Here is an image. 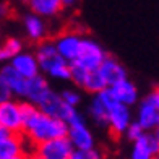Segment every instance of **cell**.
Returning a JSON list of instances; mask_svg holds the SVG:
<instances>
[{
	"label": "cell",
	"instance_id": "6da1fadb",
	"mask_svg": "<svg viewBox=\"0 0 159 159\" xmlns=\"http://www.w3.org/2000/svg\"><path fill=\"white\" fill-rule=\"evenodd\" d=\"M21 104H23V112H25L23 136L28 143L33 144V148L55 138H65L68 135L67 122L50 117V115L42 112L38 106L28 102V101H23Z\"/></svg>",
	"mask_w": 159,
	"mask_h": 159
},
{
	"label": "cell",
	"instance_id": "7a4b0ae2",
	"mask_svg": "<svg viewBox=\"0 0 159 159\" xmlns=\"http://www.w3.org/2000/svg\"><path fill=\"white\" fill-rule=\"evenodd\" d=\"M38 57L41 73H46L49 78L60 80V81H68L71 76V63H68L63 57L59 54L54 41L44 39L38 42V47L34 50Z\"/></svg>",
	"mask_w": 159,
	"mask_h": 159
},
{
	"label": "cell",
	"instance_id": "3957f363",
	"mask_svg": "<svg viewBox=\"0 0 159 159\" xmlns=\"http://www.w3.org/2000/svg\"><path fill=\"white\" fill-rule=\"evenodd\" d=\"M0 128L10 130L11 133L23 135V128H25L23 104L15 99L0 102Z\"/></svg>",
	"mask_w": 159,
	"mask_h": 159
},
{
	"label": "cell",
	"instance_id": "277c9868",
	"mask_svg": "<svg viewBox=\"0 0 159 159\" xmlns=\"http://www.w3.org/2000/svg\"><path fill=\"white\" fill-rule=\"evenodd\" d=\"M138 124L143 127L144 132H156L159 130V106L153 93L140 99L136 104V119Z\"/></svg>",
	"mask_w": 159,
	"mask_h": 159
},
{
	"label": "cell",
	"instance_id": "5b68a950",
	"mask_svg": "<svg viewBox=\"0 0 159 159\" xmlns=\"http://www.w3.org/2000/svg\"><path fill=\"white\" fill-rule=\"evenodd\" d=\"M67 138L70 140L73 149H93L94 148V136L91 130L88 128L86 122L81 114H78L68 122V135Z\"/></svg>",
	"mask_w": 159,
	"mask_h": 159
},
{
	"label": "cell",
	"instance_id": "8992f818",
	"mask_svg": "<svg viewBox=\"0 0 159 159\" xmlns=\"http://www.w3.org/2000/svg\"><path fill=\"white\" fill-rule=\"evenodd\" d=\"M38 107L44 114L50 115V117H55V119H60L63 122H67V124L76 115V107L67 104L63 101V98L60 96V93H55L54 89L49 93L46 99Z\"/></svg>",
	"mask_w": 159,
	"mask_h": 159
},
{
	"label": "cell",
	"instance_id": "52a82bcc",
	"mask_svg": "<svg viewBox=\"0 0 159 159\" xmlns=\"http://www.w3.org/2000/svg\"><path fill=\"white\" fill-rule=\"evenodd\" d=\"M107 59L106 50L101 47V44L91 38H83L81 50L78 54V59L73 63H78L81 67L88 70H99V67L102 65V62Z\"/></svg>",
	"mask_w": 159,
	"mask_h": 159
},
{
	"label": "cell",
	"instance_id": "ba28073f",
	"mask_svg": "<svg viewBox=\"0 0 159 159\" xmlns=\"http://www.w3.org/2000/svg\"><path fill=\"white\" fill-rule=\"evenodd\" d=\"M54 44H55L57 50H59V54L68 63H73L78 59L80 50H81L83 36L75 31H65L54 39Z\"/></svg>",
	"mask_w": 159,
	"mask_h": 159
},
{
	"label": "cell",
	"instance_id": "9c48e42d",
	"mask_svg": "<svg viewBox=\"0 0 159 159\" xmlns=\"http://www.w3.org/2000/svg\"><path fill=\"white\" fill-rule=\"evenodd\" d=\"M33 151L38 153L42 159H70L71 153H73V146H71L70 140L65 136V138H55L41 143L34 146Z\"/></svg>",
	"mask_w": 159,
	"mask_h": 159
},
{
	"label": "cell",
	"instance_id": "30bf717a",
	"mask_svg": "<svg viewBox=\"0 0 159 159\" xmlns=\"http://www.w3.org/2000/svg\"><path fill=\"white\" fill-rule=\"evenodd\" d=\"M159 154V135L157 132H144L133 141L132 159H157Z\"/></svg>",
	"mask_w": 159,
	"mask_h": 159
},
{
	"label": "cell",
	"instance_id": "8fae6325",
	"mask_svg": "<svg viewBox=\"0 0 159 159\" xmlns=\"http://www.w3.org/2000/svg\"><path fill=\"white\" fill-rule=\"evenodd\" d=\"M132 111L130 106H125L122 102H115L109 109V130L114 136H122L125 135L128 127L132 125Z\"/></svg>",
	"mask_w": 159,
	"mask_h": 159
},
{
	"label": "cell",
	"instance_id": "7c38bea8",
	"mask_svg": "<svg viewBox=\"0 0 159 159\" xmlns=\"http://www.w3.org/2000/svg\"><path fill=\"white\" fill-rule=\"evenodd\" d=\"M26 138L21 133H11L10 130L0 128V159H11L25 154Z\"/></svg>",
	"mask_w": 159,
	"mask_h": 159
},
{
	"label": "cell",
	"instance_id": "4fadbf2b",
	"mask_svg": "<svg viewBox=\"0 0 159 159\" xmlns=\"http://www.w3.org/2000/svg\"><path fill=\"white\" fill-rule=\"evenodd\" d=\"M0 83H3L5 86H8V89L11 91L13 98L25 99L28 80L23 75H20L10 63L8 65H3L2 70H0Z\"/></svg>",
	"mask_w": 159,
	"mask_h": 159
},
{
	"label": "cell",
	"instance_id": "5bb4252c",
	"mask_svg": "<svg viewBox=\"0 0 159 159\" xmlns=\"http://www.w3.org/2000/svg\"><path fill=\"white\" fill-rule=\"evenodd\" d=\"M13 68H15L20 75H23L26 80L34 78L41 75V67H39V62H38V57H36L34 52H21L18 54L11 62H8Z\"/></svg>",
	"mask_w": 159,
	"mask_h": 159
},
{
	"label": "cell",
	"instance_id": "9a60e30c",
	"mask_svg": "<svg viewBox=\"0 0 159 159\" xmlns=\"http://www.w3.org/2000/svg\"><path fill=\"white\" fill-rule=\"evenodd\" d=\"M52 91V88L49 86V81L44 78V75H38L34 78L28 80L26 84V93H25V101L31 102L34 106H39L42 101L46 99V96Z\"/></svg>",
	"mask_w": 159,
	"mask_h": 159
},
{
	"label": "cell",
	"instance_id": "2e32d148",
	"mask_svg": "<svg viewBox=\"0 0 159 159\" xmlns=\"http://www.w3.org/2000/svg\"><path fill=\"white\" fill-rule=\"evenodd\" d=\"M99 71H101V75H102V78L106 80V83L109 88L120 83V81H124V80H127L125 67L117 59H114L111 55H107V59L102 62V65L99 67Z\"/></svg>",
	"mask_w": 159,
	"mask_h": 159
},
{
	"label": "cell",
	"instance_id": "e0dca14e",
	"mask_svg": "<svg viewBox=\"0 0 159 159\" xmlns=\"http://www.w3.org/2000/svg\"><path fill=\"white\" fill-rule=\"evenodd\" d=\"M44 20L46 18L36 15V13H28L23 18V28H25L28 39H31L33 42H42L46 39L47 25Z\"/></svg>",
	"mask_w": 159,
	"mask_h": 159
},
{
	"label": "cell",
	"instance_id": "ac0fdd59",
	"mask_svg": "<svg viewBox=\"0 0 159 159\" xmlns=\"http://www.w3.org/2000/svg\"><path fill=\"white\" fill-rule=\"evenodd\" d=\"M114 94H115V99L119 101V102L125 104V106H135L140 102V98H138V88L135 86V83H132L130 80H124V81H120L117 84L111 86Z\"/></svg>",
	"mask_w": 159,
	"mask_h": 159
},
{
	"label": "cell",
	"instance_id": "d6986e66",
	"mask_svg": "<svg viewBox=\"0 0 159 159\" xmlns=\"http://www.w3.org/2000/svg\"><path fill=\"white\" fill-rule=\"evenodd\" d=\"M31 13H36L42 18H54L65 8L62 0H28Z\"/></svg>",
	"mask_w": 159,
	"mask_h": 159
},
{
	"label": "cell",
	"instance_id": "ffe728a7",
	"mask_svg": "<svg viewBox=\"0 0 159 159\" xmlns=\"http://www.w3.org/2000/svg\"><path fill=\"white\" fill-rule=\"evenodd\" d=\"M109 109L111 106L102 99V96L99 94H93V99L89 102V115L94 120V124L99 127H107L109 125Z\"/></svg>",
	"mask_w": 159,
	"mask_h": 159
},
{
	"label": "cell",
	"instance_id": "44dd1931",
	"mask_svg": "<svg viewBox=\"0 0 159 159\" xmlns=\"http://www.w3.org/2000/svg\"><path fill=\"white\" fill-rule=\"evenodd\" d=\"M21 52H23V42L16 38H8L5 39L2 49H0V59L3 62H11Z\"/></svg>",
	"mask_w": 159,
	"mask_h": 159
},
{
	"label": "cell",
	"instance_id": "7402d4cb",
	"mask_svg": "<svg viewBox=\"0 0 159 159\" xmlns=\"http://www.w3.org/2000/svg\"><path fill=\"white\" fill-rule=\"evenodd\" d=\"M106 88H109V86H107L106 80L102 78V75H101V71L99 70H91L88 80H86V84H84L83 91L89 93V94H98V93H101Z\"/></svg>",
	"mask_w": 159,
	"mask_h": 159
},
{
	"label": "cell",
	"instance_id": "603a6c76",
	"mask_svg": "<svg viewBox=\"0 0 159 159\" xmlns=\"http://www.w3.org/2000/svg\"><path fill=\"white\" fill-rule=\"evenodd\" d=\"M89 71H91V70L84 68V67H81V65H78V63H71V76H70V81L73 83L76 88L83 89L84 84H86V80H88V76H89Z\"/></svg>",
	"mask_w": 159,
	"mask_h": 159
},
{
	"label": "cell",
	"instance_id": "cb8c5ba5",
	"mask_svg": "<svg viewBox=\"0 0 159 159\" xmlns=\"http://www.w3.org/2000/svg\"><path fill=\"white\" fill-rule=\"evenodd\" d=\"M70 159H104L102 153L99 149H73Z\"/></svg>",
	"mask_w": 159,
	"mask_h": 159
},
{
	"label": "cell",
	"instance_id": "d4e9b609",
	"mask_svg": "<svg viewBox=\"0 0 159 159\" xmlns=\"http://www.w3.org/2000/svg\"><path fill=\"white\" fill-rule=\"evenodd\" d=\"M60 96L63 98V101L70 106L76 107L80 102H81V94L76 91V89H70V88H65L60 91Z\"/></svg>",
	"mask_w": 159,
	"mask_h": 159
},
{
	"label": "cell",
	"instance_id": "484cf974",
	"mask_svg": "<svg viewBox=\"0 0 159 159\" xmlns=\"http://www.w3.org/2000/svg\"><path fill=\"white\" fill-rule=\"evenodd\" d=\"M143 133H144L143 127H141L136 120H133V122H132V125H130V127H128V130L125 132V136H127V138H128L130 141H136V140H138Z\"/></svg>",
	"mask_w": 159,
	"mask_h": 159
},
{
	"label": "cell",
	"instance_id": "4316f807",
	"mask_svg": "<svg viewBox=\"0 0 159 159\" xmlns=\"http://www.w3.org/2000/svg\"><path fill=\"white\" fill-rule=\"evenodd\" d=\"M11 99H13V94L8 89V86L0 83V102H7V101H11Z\"/></svg>",
	"mask_w": 159,
	"mask_h": 159
},
{
	"label": "cell",
	"instance_id": "83f0119b",
	"mask_svg": "<svg viewBox=\"0 0 159 159\" xmlns=\"http://www.w3.org/2000/svg\"><path fill=\"white\" fill-rule=\"evenodd\" d=\"M62 3H63L65 8H70V7H73V5L78 3V0H62Z\"/></svg>",
	"mask_w": 159,
	"mask_h": 159
},
{
	"label": "cell",
	"instance_id": "f1b7e54d",
	"mask_svg": "<svg viewBox=\"0 0 159 159\" xmlns=\"http://www.w3.org/2000/svg\"><path fill=\"white\" fill-rule=\"evenodd\" d=\"M153 94H154V98H156V102H157V106H159V86L153 91Z\"/></svg>",
	"mask_w": 159,
	"mask_h": 159
},
{
	"label": "cell",
	"instance_id": "f546056e",
	"mask_svg": "<svg viewBox=\"0 0 159 159\" xmlns=\"http://www.w3.org/2000/svg\"><path fill=\"white\" fill-rule=\"evenodd\" d=\"M11 159H30V154L25 153V154H20V156H16V157H11Z\"/></svg>",
	"mask_w": 159,
	"mask_h": 159
},
{
	"label": "cell",
	"instance_id": "4dcf8cb0",
	"mask_svg": "<svg viewBox=\"0 0 159 159\" xmlns=\"http://www.w3.org/2000/svg\"><path fill=\"white\" fill-rule=\"evenodd\" d=\"M156 132H157V135H159V130H156ZM157 159H159V154H157Z\"/></svg>",
	"mask_w": 159,
	"mask_h": 159
}]
</instances>
